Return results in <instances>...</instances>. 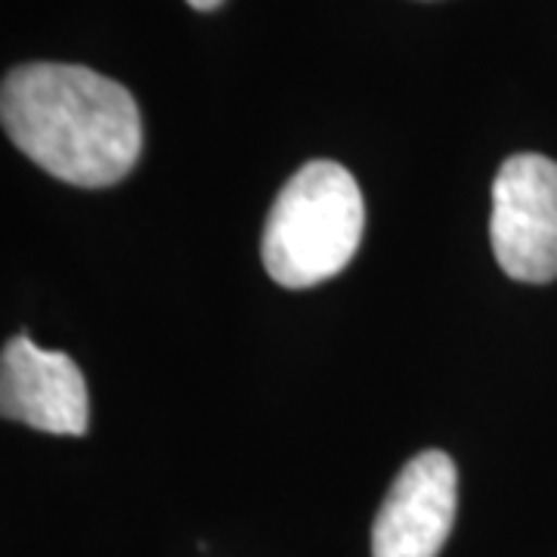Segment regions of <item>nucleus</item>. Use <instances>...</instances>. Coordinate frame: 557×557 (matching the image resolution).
Wrapping results in <instances>:
<instances>
[{"label": "nucleus", "mask_w": 557, "mask_h": 557, "mask_svg": "<svg viewBox=\"0 0 557 557\" xmlns=\"http://www.w3.org/2000/svg\"><path fill=\"white\" fill-rule=\"evenodd\" d=\"M3 131L62 183L102 189L124 180L143 149L137 100L119 81L84 65L32 62L0 87Z\"/></svg>", "instance_id": "obj_1"}, {"label": "nucleus", "mask_w": 557, "mask_h": 557, "mask_svg": "<svg viewBox=\"0 0 557 557\" xmlns=\"http://www.w3.org/2000/svg\"><path fill=\"white\" fill-rule=\"evenodd\" d=\"M366 205L338 161H310L282 186L263 226V267L285 288L338 276L362 242Z\"/></svg>", "instance_id": "obj_2"}, {"label": "nucleus", "mask_w": 557, "mask_h": 557, "mask_svg": "<svg viewBox=\"0 0 557 557\" xmlns=\"http://www.w3.org/2000/svg\"><path fill=\"white\" fill-rule=\"evenodd\" d=\"M490 242L498 267L518 282L557 278V161L520 152L493 180Z\"/></svg>", "instance_id": "obj_3"}, {"label": "nucleus", "mask_w": 557, "mask_h": 557, "mask_svg": "<svg viewBox=\"0 0 557 557\" xmlns=\"http://www.w3.org/2000/svg\"><path fill=\"white\" fill-rule=\"evenodd\" d=\"M458 474L453 458L424 449L394 480L372 527V557H437L453 533Z\"/></svg>", "instance_id": "obj_4"}, {"label": "nucleus", "mask_w": 557, "mask_h": 557, "mask_svg": "<svg viewBox=\"0 0 557 557\" xmlns=\"http://www.w3.org/2000/svg\"><path fill=\"white\" fill-rule=\"evenodd\" d=\"M0 412L44 434H87V384L69 354L44 350L28 335L3 344L0 357Z\"/></svg>", "instance_id": "obj_5"}, {"label": "nucleus", "mask_w": 557, "mask_h": 557, "mask_svg": "<svg viewBox=\"0 0 557 557\" xmlns=\"http://www.w3.org/2000/svg\"><path fill=\"white\" fill-rule=\"evenodd\" d=\"M193 10H218L223 0H186Z\"/></svg>", "instance_id": "obj_6"}]
</instances>
